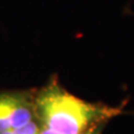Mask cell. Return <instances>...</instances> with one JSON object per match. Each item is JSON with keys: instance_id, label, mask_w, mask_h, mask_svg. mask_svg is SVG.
Masks as SVG:
<instances>
[{"instance_id": "cell-1", "label": "cell", "mask_w": 134, "mask_h": 134, "mask_svg": "<svg viewBox=\"0 0 134 134\" xmlns=\"http://www.w3.org/2000/svg\"><path fill=\"white\" fill-rule=\"evenodd\" d=\"M37 112L46 127L60 134H78L99 119L103 111L52 83L37 97Z\"/></svg>"}, {"instance_id": "cell-2", "label": "cell", "mask_w": 134, "mask_h": 134, "mask_svg": "<svg viewBox=\"0 0 134 134\" xmlns=\"http://www.w3.org/2000/svg\"><path fill=\"white\" fill-rule=\"evenodd\" d=\"M32 115V107L25 96L0 94V133L28 124Z\"/></svg>"}, {"instance_id": "cell-3", "label": "cell", "mask_w": 134, "mask_h": 134, "mask_svg": "<svg viewBox=\"0 0 134 134\" xmlns=\"http://www.w3.org/2000/svg\"><path fill=\"white\" fill-rule=\"evenodd\" d=\"M40 129L38 127L34 121L29 122L28 124L24 125L21 127H18V129H15V130H9V131H6V132H1L0 134H39Z\"/></svg>"}, {"instance_id": "cell-4", "label": "cell", "mask_w": 134, "mask_h": 134, "mask_svg": "<svg viewBox=\"0 0 134 134\" xmlns=\"http://www.w3.org/2000/svg\"><path fill=\"white\" fill-rule=\"evenodd\" d=\"M39 134H60V133H58L56 131H54V130L52 129H48V127H44V129H41L40 131H39Z\"/></svg>"}, {"instance_id": "cell-5", "label": "cell", "mask_w": 134, "mask_h": 134, "mask_svg": "<svg viewBox=\"0 0 134 134\" xmlns=\"http://www.w3.org/2000/svg\"><path fill=\"white\" fill-rule=\"evenodd\" d=\"M78 134H97V132H96L94 129H90V130H85V131H83Z\"/></svg>"}]
</instances>
